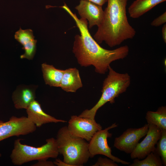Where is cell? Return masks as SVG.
<instances>
[{"instance_id": "cell-1", "label": "cell", "mask_w": 166, "mask_h": 166, "mask_svg": "<svg viewBox=\"0 0 166 166\" xmlns=\"http://www.w3.org/2000/svg\"><path fill=\"white\" fill-rule=\"evenodd\" d=\"M61 7L74 20L80 32V35L75 36L72 51L81 66L92 65L97 73L105 74L108 71L113 62L123 59L128 55L129 48L127 45L113 50L101 47L90 34L86 19L78 18L76 14L73 13L65 3Z\"/></svg>"}, {"instance_id": "cell-26", "label": "cell", "mask_w": 166, "mask_h": 166, "mask_svg": "<svg viewBox=\"0 0 166 166\" xmlns=\"http://www.w3.org/2000/svg\"><path fill=\"white\" fill-rule=\"evenodd\" d=\"M55 165L58 166H70V165L63 161L60 159H56L53 162Z\"/></svg>"}, {"instance_id": "cell-7", "label": "cell", "mask_w": 166, "mask_h": 166, "mask_svg": "<svg viewBox=\"0 0 166 166\" xmlns=\"http://www.w3.org/2000/svg\"><path fill=\"white\" fill-rule=\"evenodd\" d=\"M36 126L27 117L12 116L9 120H0V142L13 136H18L33 133Z\"/></svg>"}, {"instance_id": "cell-19", "label": "cell", "mask_w": 166, "mask_h": 166, "mask_svg": "<svg viewBox=\"0 0 166 166\" xmlns=\"http://www.w3.org/2000/svg\"><path fill=\"white\" fill-rule=\"evenodd\" d=\"M154 152L160 157L163 165L166 166V130H161L160 137Z\"/></svg>"}, {"instance_id": "cell-2", "label": "cell", "mask_w": 166, "mask_h": 166, "mask_svg": "<svg viewBox=\"0 0 166 166\" xmlns=\"http://www.w3.org/2000/svg\"><path fill=\"white\" fill-rule=\"evenodd\" d=\"M128 0H108L102 22L93 36L98 44L105 42L113 47L135 37L136 31L129 23L126 14Z\"/></svg>"}, {"instance_id": "cell-27", "label": "cell", "mask_w": 166, "mask_h": 166, "mask_svg": "<svg viewBox=\"0 0 166 166\" xmlns=\"http://www.w3.org/2000/svg\"><path fill=\"white\" fill-rule=\"evenodd\" d=\"M162 35L164 42L166 43V24H164L162 29Z\"/></svg>"}, {"instance_id": "cell-8", "label": "cell", "mask_w": 166, "mask_h": 166, "mask_svg": "<svg viewBox=\"0 0 166 166\" xmlns=\"http://www.w3.org/2000/svg\"><path fill=\"white\" fill-rule=\"evenodd\" d=\"M67 127L73 135L88 142L97 132L102 129L101 125L96 122L95 119L77 115L71 117Z\"/></svg>"}, {"instance_id": "cell-18", "label": "cell", "mask_w": 166, "mask_h": 166, "mask_svg": "<svg viewBox=\"0 0 166 166\" xmlns=\"http://www.w3.org/2000/svg\"><path fill=\"white\" fill-rule=\"evenodd\" d=\"M142 160L136 158L129 166H162L163 165L160 157L155 152H151Z\"/></svg>"}, {"instance_id": "cell-25", "label": "cell", "mask_w": 166, "mask_h": 166, "mask_svg": "<svg viewBox=\"0 0 166 166\" xmlns=\"http://www.w3.org/2000/svg\"><path fill=\"white\" fill-rule=\"evenodd\" d=\"M99 6H102L106 2H107L108 0H85Z\"/></svg>"}, {"instance_id": "cell-20", "label": "cell", "mask_w": 166, "mask_h": 166, "mask_svg": "<svg viewBox=\"0 0 166 166\" xmlns=\"http://www.w3.org/2000/svg\"><path fill=\"white\" fill-rule=\"evenodd\" d=\"M14 38L22 45L34 39L33 30L30 29L23 30L21 27L16 32Z\"/></svg>"}, {"instance_id": "cell-23", "label": "cell", "mask_w": 166, "mask_h": 166, "mask_svg": "<svg viewBox=\"0 0 166 166\" xmlns=\"http://www.w3.org/2000/svg\"><path fill=\"white\" fill-rule=\"evenodd\" d=\"M166 22V12L155 19L151 23L152 26L157 27L165 24Z\"/></svg>"}, {"instance_id": "cell-5", "label": "cell", "mask_w": 166, "mask_h": 166, "mask_svg": "<svg viewBox=\"0 0 166 166\" xmlns=\"http://www.w3.org/2000/svg\"><path fill=\"white\" fill-rule=\"evenodd\" d=\"M21 140H15L10 156L12 162L15 165H21L33 160L56 158L59 154L56 140L53 137L47 139L46 144L37 147L23 144Z\"/></svg>"}, {"instance_id": "cell-24", "label": "cell", "mask_w": 166, "mask_h": 166, "mask_svg": "<svg viewBox=\"0 0 166 166\" xmlns=\"http://www.w3.org/2000/svg\"><path fill=\"white\" fill-rule=\"evenodd\" d=\"M32 166H55L53 162L47 160L38 161V162L31 165Z\"/></svg>"}, {"instance_id": "cell-22", "label": "cell", "mask_w": 166, "mask_h": 166, "mask_svg": "<svg viewBox=\"0 0 166 166\" xmlns=\"http://www.w3.org/2000/svg\"><path fill=\"white\" fill-rule=\"evenodd\" d=\"M93 166H118L116 162L108 158L100 157L96 163Z\"/></svg>"}, {"instance_id": "cell-15", "label": "cell", "mask_w": 166, "mask_h": 166, "mask_svg": "<svg viewBox=\"0 0 166 166\" xmlns=\"http://www.w3.org/2000/svg\"><path fill=\"white\" fill-rule=\"evenodd\" d=\"M166 0H135L129 6L128 12L130 17L138 18L156 5Z\"/></svg>"}, {"instance_id": "cell-28", "label": "cell", "mask_w": 166, "mask_h": 166, "mask_svg": "<svg viewBox=\"0 0 166 166\" xmlns=\"http://www.w3.org/2000/svg\"><path fill=\"white\" fill-rule=\"evenodd\" d=\"M2 156V154L1 153H0V157L1 156Z\"/></svg>"}, {"instance_id": "cell-9", "label": "cell", "mask_w": 166, "mask_h": 166, "mask_svg": "<svg viewBox=\"0 0 166 166\" xmlns=\"http://www.w3.org/2000/svg\"><path fill=\"white\" fill-rule=\"evenodd\" d=\"M149 124H145L139 128L127 129L118 137L115 138L114 146L119 150L130 154L135 148L140 140L145 136Z\"/></svg>"}, {"instance_id": "cell-3", "label": "cell", "mask_w": 166, "mask_h": 166, "mask_svg": "<svg viewBox=\"0 0 166 166\" xmlns=\"http://www.w3.org/2000/svg\"><path fill=\"white\" fill-rule=\"evenodd\" d=\"M59 154L63 161L70 166H82L89 158V143L85 140L73 135L67 126L60 128L56 139Z\"/></svg>"}, {"instance_id": "cell-16", "label": "cell", "mask_w": 166, "mask_h": 166, "mask_svg": "<svg viewBox=\"0 0 166 166\" xmlns=\"http://www.w3.org/2000/svg\"><path fill=\"white\" fill-rule=\"evenodd\" d=\"M41 68L45 83L50 86L60 87L64 70L57 69L46 63L42 64Z\"/></svg>"}, {"instance_id": "cell-4", "label": "cell", "mask_w": 166, "mask_h": 166, "mask_svg": "<svg viewBox=\"0 0 166 166\" xmlns=\"http://www.w3.org/2000/svg\"><path fill=\"white\" fill-rule=\"evenodd\" d=\"M109 73L103 82L101 95L97 103L89 109L83 111L78 116L95 119L97 110L108 102L113 104L115 99L125 92L129 86L131 78L128 73H121L115 71L110 66Z\"/></svg>"}, {"instance_id": "cell-10", "label": "cell", "mask_w": 166, "mask_h": 166, "mask_svg": "<svg viewBox=\"0 0 166 166\" xmlns=\"http://www.w3.org/2000/svg\"><path fill=\"white\" fill-rule=\"evenodd\" d=\"M161 130L156 126L149 124L148 131L145 137L137 145L130 153L132 159H142L151 152H154L155 145L160 139Z\"/></svg>"}, {"instance_id": "cell-21", "label": "cell", "mask_w": 166, "mask_h": 166, "mask_svg": "<svg viewBox=\"0 0 166 166\" xmlns=\"http://www.w3.org/2000/svg\"><path fill=\"white\" fill-rule=\"evenodd\" d=\"M37 42V40L34 39L23 45L25 53L20 56L21 59H33L36 52Z\"/></svg>"}, {"instance_id": "cell-14", "label": "cell", "mask_w": 166, "mask_h": 166, "mask_svg": "<svg viewBox=\"0 0 166 166\" xmlns=\"http://www.w3.org/2000/svg\"><path fill=\"white\" fill-rule=\"evenodd\" d=\"M83 84L78 70L76 68L64 70L60 87L67 92L75 93Z\"/></svg>"}, {"instance_id": "cell-6", "label": "cell", "mask_w": 166, "mask_h": 166, "mask_svg": "<svg viewBox=\"0 0 166 166\" xmlns=\"http://www.w3.org/2000/svg\"><path fill=\"white\" fill-rule=\"evenodd\" d=\"M114 123L103 130L97 132L93 136L89 143V151L90 158H93L97 155H104L116 163L124 165H129L130 162L122 160L112 154L111 148L108 144L107 139L111 137L112 134L109 130L117 127Z\"/></svg>"}, {"instance_id": "cell-11", "label": "cell", "mask_w": 166, "mask_h": 166, "mask_svg": "<svg viewBox=\"0 0 166 166\" xmlns=\"http://www.w3.org/2000/svg\"><path fill=\"white\" fill-rule=\"evenodd\" d=\"M75 8L81 18L88 21L89 28L95 26L98 27L102 23L104 13L102 6L87 0H81Z\"/></svg>"}, {"instance_id": "cell-17", "label": "cell", "mask_w": 166, "mask_h": 166, "mask_svg": "<svg viewBox=\"0 0 166 166\" xmlns=\"http://www.w3.org/2000/svg\"><path fill=\"white\" fill-rule=\"evenodd\" d=\"M145 118L148 124L154 125L161 130H166V106L159 107L155 111H147Z\"/></svg>"}, {"instance_id": "cell-12", "label": "cell", "mask_w": 166, "mask_h": 166, "mask_svg": "<svg viewBox=\"0 0 166 166\" xmlns=\"http://www.w3.org/2000/svg\"><path fill=\"white\" fill-rule=\"evenodd\" d=\"M27 118L36 127L49 123H65V120L59 119L49 115L42 110L39 102L35 100L26 109Z\"/></svg>"}, {"instance_id": "cell-13", "label": "cell", "mask_w": 166, "mask_h": 166, "mask_svg": "<svg viewBox=\"0 0 166 166\" xmlns=\"http://www.w3.org/2000/svg\"><path fill=\"white\" fill-rule=\"evenodd\" d=\"M35 86L21 85L13 92L12 99L15 108L26 109L36 98Z\"/></svg>"}]
</instances>
